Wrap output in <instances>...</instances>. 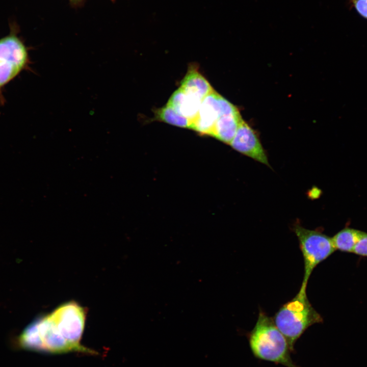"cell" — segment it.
Returning a JSON list of instances; mask_svg holds the SVG:
<instances>
[{
    "label": "cell",
    "instance_id": "4",
    "mask_svg": "<svg viewBox=\"0 0 367 367\" xmlns=\"http://www.w3.org/2000/svg\"><path fill=\"white\" fill-rule=\"evenodd\" d=\"M293 231L298 239L304 264L303 279L299 291L306 292L307 283L313 269L335 249L331 238L318 229H308L297 223L294 225Z\"/></svg>",
    "mask_w": 367,
    "mask_h": 367
},
{
    "label": "cell",
    "instance_id": "3",
    "mask_svg": "<svg viewBox=\"0 0 367 367\" xmlns=\"http://www.w3.org/2000/svg\"><path fill=\"white\" fill-rule=\"evenodd\" d=\"M16 344L19 349L39 352L83 353L81 349L63 337L48 314L36 319L27 326L18 337Z\"/></svg>",
    "mask_w": 367,
    "mask_h": 367
},
{
    "label": "cell",
    "instance_id": "15",
    "mask_svg": "<svg viewBox=\"0 0 367 367\" xmlns=\"http://www.w3.org/2000/svg\"><path fill=\"white\" fill-rule=\"evenodd\" d=\"M351 2L358 13L367 19V0H351Z\"/></svg>",
    "mask_w": 367,
    "mask_h": 367
},
{
    "label": "cell",
    "instance_id": "9",
    "mask_svg": "<svg viewBox=\"0 0 367 367\" xmlns=\"http://www.w3.org/2000/svg\"><path fill=\"white\" fill-rule=\"evenodd\" d=\"M180 88L188 95L202 101L214 90L207 80L199 72L196 65H190L180 83Z\"/></svg>",
    "mask_w": 367,
    "mask_h": 367
},
{
    "label": "cell",
    "instance_id": "2",
    "mask_svg": "<svg viewBox=\"0 0 367 367\" xmlns=\"http://www.w3.org/2000/svg\"><path fill=\"white\" fill-rule=\"evenodd\" d=\"M273 320L286 338L291 352L294 351L295 343L308 328L323 321L309 302L306 292L299 291L294 298L281 306Z\"/></svg>",
    "mask_w": 367,
    "mask_h": 367
},
{
    "label": "cell",
    "instance_id": "6",
    "mask_svg": "<svg viewBox=\"0 0 367 367\" xmlns=\"http://www.w3.org/2000/svg\"><path fill=\"white\" fill-rule=\"evenodd\" d=\"M48 315L58 330L68 342L81 349L83 353L97 354L80 343L85 325V308L76 302L71 301L59 306Z\"/></svg>",
    "mask_w": 367,
    "mask_h": 367
},
{
    "label": "cell",
    "instance_id": "14",
    "mask_svg": "<svg viewBox=\"0 0 367 367\" xmlns=\"http://www.w3.org/2000/svg\"><path fill=\"white\" fill-rule=\"evenodd\" d=\"M353 253L367 256V233H365L355 245Z\"/></svg>",
    "mask_w": 367,
    "mask_h": 367
},
{
    "label": "cell",
    "instance_id": "5",
    "mask_svg": "<svg viewBox=\"0 0 367 367\" xmlns=\"http://www.w3.org/2000/svg\"><path fill=\"white\" fill-rule=\"evenodd\" d=\"M28 48L15 35L0 39V102H4L3 90L22 71L30 70Z\"/></svg>",
    "mask_w": 367,
    "mask_h": 367
},
{
    "label": "cell",
    "instance_id": "10",
    "mask_svg": "<svg viewBox=\"0 0 367 367\" xmlns=\"http://www.w3.org/2000/svg\"><path fill=\"white\" fill-rule=\"evenodd\" d=\"M201 102L188 95L179 87L172 94L167 104L179 114L189 119L193 123L198 114Z\"/></svg>",
    "mask_w": 367,
    "mask_h": 367
},
{
    "label": "cell",
    "instance_id": "1",
    "mask_svg": "<svg viewBox=\"0 0 367 367\" xmlns=\"http://www.w3.org/2000/svg\"><path fill=\"white\" fill-rule=\"evenodd\" d=\"M248 338L251 351L257 359L285 367H298L291 358L286 338L277 328L273 318L262 310Z\"/></svg>",
    "mask_w": 367,
    "mask_h": 367
},
{
    "label": "cell",
    "instance_id": "8",
    "mask_svg": "<svg viewBox=\"0 0 367 367\" xmlns=\"http://www.w3.org/2000/svg\"><path fill=\"white\" fill-rule=\"evenodd\" d=\"M229 145L241 154L270 167L267 154L256 132L243 119Z\"/></svg>",
    "mask_w": 367,
    "mask_h": 367
},
{
    "label": "cell",
    "instance_id": "11",
    "mask_svg": "<svg viewBox=\"0 0 367 367\" xmlns=\"http://www.w3.org/2000/svg\"><path fill=\"white\" fill-rule=\"evenodd\" d=\"M242 119L240 112L220 117L216 121L210 136L229 144Z\"/></svg>",
    "mask_w": 367,
    "mask_h": 367
},
{
    "label": "cell",
    "instance_id": "7",
    "mask_svg": "<svg viewBox=\"0 0 367 367\" xmlns=\"http://www.w3.org/2000/svg\"><path fill=\"white\" fill-rule=\"evenodd\" d=\"M239 112L235 106L214 90L202 100L191 129L201 135H211L214 126L220 117Z\"/></svg>",
    "mask_w": 367,
    "mask_h": 367
},
{
    "label": "cell",
    "instance_id": "13",
    "mask_svg": "<svg viewBox=\"0 0 367 367\" xmlns=\"http://www.w3.org/2000/svg\"><path fill=\"white\" fill-rule=\"evenodd\" d=\"M154 116L156 120L174 126L189 128L192 127V122L191 120L179 114L168 104L156 109L154 112Z\"/></svg>",
    "mask_w": 367,
    "mask_h": 367
},
{
    "label": "cell",
    "instance_id": "12",
    "mask_svg": "<svg viewBox=\"0 0 367 367\" xmlns=\"http://www.w3.org/2000/svg\"><path fill=\"white\" fill-rule=\"evenodd\" d=\"M365 232L349 228H345L331 238L335 250L353 252L354 247Z\"/></svg>",
    "mask_w": 367,
    "mask_h": 367
}]
</instances>
